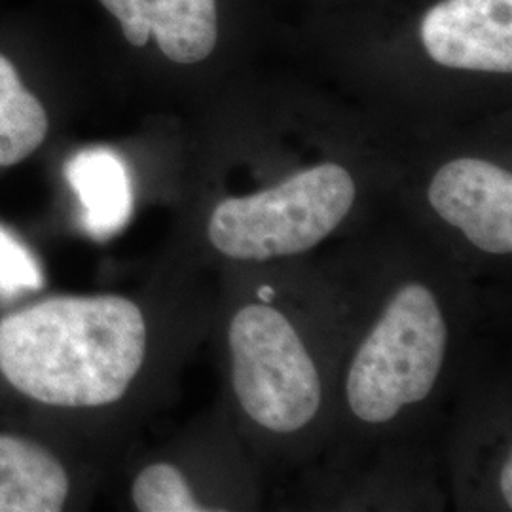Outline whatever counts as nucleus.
<instances>
[{
	"mask_svg": "<svg viewBox=\"0 0 512 512\" xmlns=\"http://www.w3.org/2000/svg\"><path fill=\"white\" fill-rule=\"evenodd\" d=\"M145 353V317L122 296H54L0 319V372L38 403H116Z\"/></svg>",
	"mask_w": 512,
	"mask_h": 512,
	"instance_id": "f257e3e1",
	"label": "nucleus"
},
{
	"mask_svg": "<svg viewBox=\"0 0 512 512\" xmlns=\"http://www.w3.org/2000/svg\"><path fill=\"white\" fill-rule=\"evenodd\" d=\"M421 42L444 67L512 73V0H442L421 21Z\"/></svg>",
	"mask_w": 512,
	"mask_h": 512,
	"instance_id": "423d86ee",
	"label": "nucleus"
},
{
	"mask_svg": "<svg viewBox=\"0 0 512 512\" xmlns=\"http://www.w3.org/2000/svg\"><path fill=\"white\" fill-rule=\"evenodd\" d=\"M133 503L141 512L207 511L190 492L183 473L169 463H154L133 482Z\"/></svg>",
	"mask_w": 512,
	"mask_h": 512,
	"instance_id": "9b49d317",
	"label": "nucleus"
},
{
	"mask_svg": "<svg viewBox=\"0 0 512 512\" xmlns=\"http://www.w3.org/2000/svg\"><path fill=\"white\" fill-rule=\"evenodd\" d=\"M427 198L440 219L458 228L476 249L492 255L512 251V177L478 158L442 165Z\"/></svg>",
	"mask_w": 512,
	"mask_h": 512,
	"instance_id": "39448f33",
	"label": "nucleus"
},
{
	"mask_svg": "<svg viewBox=\"0 0 512 512\" xmlns=\"http://www.w3.org/2000/svg\"><path fill=\"white\" fill-rule=\"evenodd\" d=\"M446 338L435 294L420 283L404 285L351 363V412L378 425L393 420L404 406L423 401L439 378Z\"/></svg>",
	"mask_w": 512,
	"mask_h": 512,
	"instance_id": "7ed1b4c3",
	"label": "nucleus"
},
{
	"mask_svg": "<svg viewBox=\"0 0 512 512\" xmlns=\"http://www.w3.org/2000/svg\"><path fill=\"white\" fill-rule=\"evenodd\" d=\"M69 495V476L37 442L0 435V512H57Z\"/></svg>",
	"mask_w": 512,
	"mask_h": 512,
	"instance_id": "6e6552de",
	"label": "nucleus"
},
{
	"mask_svg": "<svg viewBox=\"0 0 512 512\" xmlns=\"http://www.w3.org/2000/svg\"><path fill=\"white\" fill-rule=\"evenodd\" d=\"M232 384L245 414L274 433L306 427L321 406L315 363L291 321L270 306L236 313L228 332Z\"/></svg>",
	"mask_w": 512,
	"mask_h": 512,
	"instance_id": "20e7f679",
	"label": "nucleus"
},
{
	"mask_svg": "<svg viewBox=\"0 0 512 512\" xmlns=\"http://www.w3.org/2000/svg\"><path fill=\"white\" fill-rule=\"evenodd\" d=\"M65 177L82 205V220L93 238L122 230L131 215V184L122 160L110 150H84L69 160Z\"/></svg>",
	"mask_w": 512,
	"mask_h": 512,
	"instance_id": "1a4fd4ad",
	"label": "nucleus"
},
{
	"mask_svg": "<svg viewBox=\"0 0 512 512\" xmlns=\"http://www.w3.org/2000/svg\"><path fill=\"white\" fill-rule=\"evenodd\" d=\"M120 21L129 44L154 35L162 54L181 65L200 63L217 44V0H99Z\"/></svg>",
	"mask_w": 512,
	"mask_h": 512,
	"instance_id": "0eeeda50",
	"label": "nucleus"
},
{
	"mask_svg": "<svg viewBox=\"0 0 512 512\" xmlns=\"http://www.w3.org/2000/svg\"><path fill=\"white\" fill-rule=\"evenodd\" d=\"M355 194L348 169L315 165L274 188L220 202L209 220V239L222 255L245 262L300 255L340 226Z\"/></svg>",
	"mask_w": 512,
	"mask_h": 512,
	"instance_id": "f03ea898",
	"label": "nucleus"
},
{
	"mask_svg": "<svg viewBox=\"0 0 512 512\" xmlns=\"http://www.w3.org/2000/svg\"><path fill=\"white\" fill-rule=\"evenodd\" d=\"M501 492L503 497L507 501V505L511 507L512 503V461L509 459L503 467V473H501Z\"/></svg>",
	"mask_w": 512,
	"mask_h": 512,
	"instance_id": "ddd939ff",
	"label": "nucleus"
},
{
	"mask_svg": "<svg viewBox=\"0 0 512 512\" xmlns=\"http://www.w3.org/2000/svg\"><path fill=\"white\" fill-rule=\"evenodd\" d=\"M48 133V114L29 92L16 67L0 55V167L23 162Z\"/></svg>",
	"mask_w": 512,
	"mask_h": 512,
	"instance_id": "9d476101",
	"label": "nucleus"
},
{
	"mask_svg": "<svg viewBox=\"0 0 512 512\" xmlns=\"http://www.w3.org/2000/svg\"><path fill=\"white\" fill-rule=\"evenodd\" d=\"M42 287L44 274L35 255L0 226V294L18 296Z\"/></svg>",
	"mask_w": 512,
	"mask_h": 512,
	"instance_id": "f8f14e48",
	"label": "nucleus"
}]
</instances>
